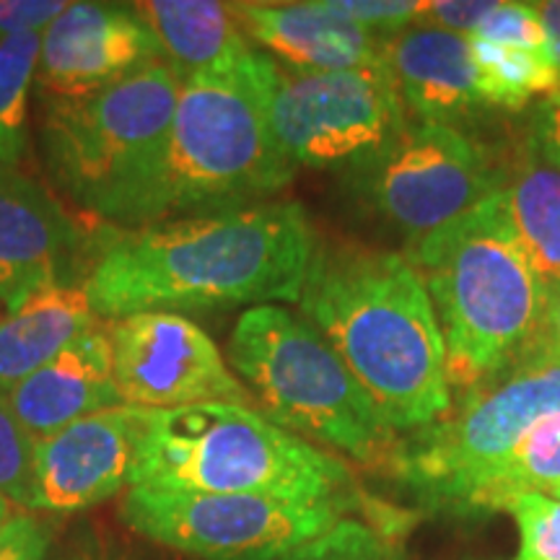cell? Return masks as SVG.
<instances>
[{"instance_id":"1","label":"cell","mask_w":560,"mask_h":560,"mask_svg":"<svg viewBox=\"0 0 560 560\" xmlns=\"http://www.w3.org/2000/svg\"><path fill=\"white\" fill-rule=\"evenodd\" d=\"M319 244L299 202H257L128 229L83 280L96 317L296 301Z\"/></svg>"},{"instance_id":"2","label":"cell","mask_w":560,"mask_h":560,"mask_svg":"<svg viewBox=\"0 0 560 560\" xmlns=\"http://www.w3.org/2000/svg\"><path fill=\"white\" fill-rule=\"evenodd\" d=\"M299 310L395 433L429 429L452 410L436 312L402 252L319 247Z\"/></svg>"},{"instance_id":"3","label":"cell","mask_w":560,"mask_h":560,"mask_svg":"<svg viewBox=\"0 0 560 560\" xmlns=\"http://www.w3.org/2000/svg\"><path fill=\"white\" fill-rule=\"evenodd\" d=\"M402 255L436 312L450 389H470L540 332L548 289L522 249L501 190Z\"/></svg>"},{"instance_id":"4","label":"cell","mask_w":560,"mask_h":560,"mask_svg":"<svg viewBox=\"0 0 560 560\" xmlns=\"http://www.w3.org/2000/svg\"><path fill=\"white\" fill-rule=\"evenodd\" d=\"M272 75L276 60L252 50L182 79L143 226L242 208L244 200L283 190L296 177L299 170L272 136Z\"/></svg>"},{"instance_id":"5","label":"cell","mask_w":560,"mask_h":560,"mask_svg":"<svg viewBox=\"0 0 560 560\" xmlns=\"http://www.w3.org/2000/svg\"><path fill=\"white\" fill-rule=\"evenodd\" d=\"M130 488L353 503V480L338 454L231 402L149 412Z\"/></svg>"},{"instance_id":"6","label":"cell","mask_w":560,"mask_h":560,"mask_svg":"<svg viewBox=\"0 0 560 560\" xmlns=\"http://www.w3.org/2000/svg\"><path fill=\"white\" fill-rule=\"evenodd\" d=\"M229 369L280 429L395 472L400 433L304 317L278 304L249 306L231 330Z\"/></svg>"},{"instance_id":"7","label":"cell","mask_w":560,"mask_h":560,"mask_svg":"<svg viewBox=\"0 0 560 560\" xmlns=\"http://www.w3.org/2000/svg\"><path fill=\"white\" fill-rule=\"evenodd\" d=\"M179 89V70L156 60L86 100L45 104L42 156L55 185L96 219L143 226Z\"/></svg>"},{"instance_id":"8","label":"cell","mask_w":560,"mask_h":560,"mask_svg":"<svg viewBox=\"0 0 560 560\" xmlns=\"http://www.w3.org/2000/svg\"><path fill=\"white\" fill-rule=\"evenodd\" d=\"M560 410V353L540 332L506 363L459 392L444 418L402 439L395 475L433 506L452 509L488 470Z\"/></svg>"},{"instance_id":"9","label":"cell","mask_w":560,"mask_h":560,"mask_svg":"<svg viewBox=\"0 0 560 560\" xmlns=\"http://www.w3.org/2000/svg\"><path fill=\"white\" fill-rule=\"evenodd\" d=\"M353 195L416 244L501 190L503 164L457 125L408 122L361 164L350 166Z\"/></svg>"},{"instance_id":"10","label":"cell","mask_w":560,"mask_h":560,"mask_svg":"<svg viewBox=\"0 0 560 560\" xmlns=\"http://www.w3.org/2000/svg\"><path fill=\"white\" fill-rule=\"evenodd\" d=\"M348 509L268 495L130 488L120 514L151 545L195 560H283L332 529Z\"/></svg>"},{"instance_id":"11","label":"cell","mask_w":560,"mask_h":560,"mask_svg":"<svg viewBox=\"0 0 560 560\" xmlns=\"http://www.w3.org/2000/svg\"><path fill=\"white\" fill-rule=\"evenodd\" d=\"M408 112L389 68L291 70L276 62L270 125L296 170L361 164L408 128Z\"/></svg>"},{"instance_id":"12","label":"cell","mask_w":560,"mask_h":560,"mask_svg":"<svg viewBox=\"0 0 560 560\" xmlns=\"http://www.w3.org/2000/svg\"><path fill=\"white\" fill-rule=\"evenodd\" d=\"M112 374L125 408L177 410L206 402L257 408L213 338L174 312L112 319Z\"/></svg>"},{"instance_id":"13","label":"cell","mask_w":560,"mask_h":560,"mask_svg":"<svg viewBox=\"0 0 560 560\" xmlns=\"http://www.w3.org/2000/svg\"><path fill=\"white\" fill-rule=\"evenodd\" d=\"M149 410L109 408L75 420L34 444L30 506L79 514L130 486Z\"/></svg>"},{"instance_id":"14","label":"cell","mask_w":560,"mask_h":560,"mask_svg":"<svg viewBox=\"0 0 560 560\" xmlns=\"http://www.w3.org/2000/svg\"><path fill=\"white\" fill-rule=\"evenodd\" d=\"M156 60L161 45L130 5L68 3L42 32L37 91L45 104L79 102Z\"/></svg>"},{"instance_id":"15","label":"cell","mask_w":560,"mask_h":560,"mask_svg":"<svg viewBox=\"0 0 560 560\" xmlns=\"http://www.w3.org/2000/svg\"><path fill=\"white\" fill-rule=\"evenodd\" d=\"M83 231L39 182L0 166V310L47 285L73 283Z\"/></svg>"},{"instance_id":"16","label":"cell","mask_w":560,"mask_h":560,"mask_svg":"<svg viewBox=\"0 0 560 560\" xmlns=\"http://www.w3.org/2000/svg\"><path fill=\"white\" fill-rule=\"evenodd\" d=\"M242 32L278 66L291 70L389 68V39L335 13L327 0L231 3Z\"/></svg>"},{"instance_id":"17","label":"cell","mask_w":560,"mask_h":560,"mask_svg":"<svg viewBox=\"0 0 560 560\" xmlns=\"http://www.w3.org/2000/svg\"><path fill=\"white\" fill-rule=\"evenodd\" d=\"M9 402L34 439L50 436L94 412L120 408L107 330L96 327L19 382L9 392Z\"/></svg>"},{"instance_id":"18","label":"cell","mask_w":560,"mask_h":560,"mask_svg":"<svg viewBox=\"0 0 560 560\" xmlns=\"http://www.w3.org/2000/svg\"><path fill=\"white\" fill-rule=\"evenodd\" d=\"M387 52L405 112L416 122L454 125L486 107L467 37L416 24L395 34Z\"/></svg>"},{"instance_id":"19","label":"cell","mask_w":560,"mask_h":560,"mask_svg":"<svg viewBox=\"0 0 560 560\" xmlns=\"http://www.w3.org/2000/svg\"><path fill=\"white\" fill-rule=\"evenodd\" d=\"M96 327L83 283L47 285L0 312V389L11 392Z\"/></svg>"},{"instance_id":"20","label":"cell","mask_w":560,"mask_h":560,"mask_svg":"<svg viewBox=\"0 0 560 560\" xmlns=\"http://www.w3.org/2000/svg\"><path fill=\"white\" fill-rule=\"evenodd\" d=\"M501 192L522 249L550 291L560 283V164L529 132L503 164Z\"/></svg>"},{"instance_id":"21","label":"cell","mask_w":560,"mask_h":560,"mask_svg":"<svg viewBox=\"0 0 560 560\" xmlns=\"http://www.w3.org/2000/svg\"><path fill=\"white\" fill-rule=\"evenodd\" d=\"M138 19L153 32L164 60L182 79L200 70L229 66L257 50L242 32L231 3L215 0H143L130 3Z\"/></svg>"},{"instance_id":"22","label":"cell","mask_w":560,"mask_h":560,"mask_svg":"<svg viewBox=\"0 0 560 560\" xmlns=\"http://www.w3.org/2000/svg\"><path fill=\"white\" fill-rule=\"evenodd\" d=\"M560 488V410L545 416L506 459L488 470L457 506L459 514L506 511L514 499Z\"/></svg>"},{"instance_id":"23","label":"cell","mask_w":560,"mask_h":560,"mask_svg":"<svg viewBox=\"0 0 560 560\" xmlns=\"http://www.w3.org/2000/svg\"><path fill=\"white\" fill-rule=\"evenodd\" d=\"M480 96L503 109H524L532 100L560 94V75L548 50L499 45L470 37Z\"/></svg>"},{"instance_id":"24","label":"cell","mask_w":560,"mask_h":560,"mask_svg":"<svg viewBox=\"0 0 560 560\" xmlns=\"http://www.w3.org/2000/svg\"><path fill=\"white\" fill-rule=\"evenodd\" d=\"M42 34L0 42V166H19L30 145V107L37 89Z\"/></svg>"},{"instance_id":"25","label":"cell","mask_w":560,"mask_h":560,"mask_svg":"<svg viewBox=\"0 0 560 560\" xmlns=\"http://www.w3.org/2000/svg\"><path fill=\"white\" fill-rule=\"evenodd\" d=\"M34 444L37 439L21 425L9 392L0 389V495L24 509L30 506Z\"/></svg>"},{"instance_id":"26","label":"cell","mask_w":560,"mask_h":560,"mask_svg":"<svg viewBox=\"0 0 560 560\" xmlns=\"http://www.w3.org/2000/svg\"><path fill=\"white\" fill-rule=\"evenodd\" d=\"M283 560H397L395 548L380 529L366 522L342 520L319 535L317 540L301 545Z\"/></svg>"},{"instance_id":"27","label":"cell","mask_w":560,"mask_h":560,"mask_svg":"<svg viewBox=\"0 0 560 560\" xmlns=\"http://www.w3.org/2000/svg\"><path fill=\"white\" fill-rule=\"evenodd\" d=\"M506 511L516 520L522 548L516 560H560V501L545 493L514 499Z\"/></svg>"},{"instance_id":"28","label":"cell","mask_w":560,"mask_h":560,"mask_svg":"<svg viewBox=\"0 0 560 560\" xmlns=\"http://www.w3.org/2000/svg\"><path fill=\"white\" fill-rule=\"evenodd\" d=\"M327 5L361 30L392 39L395 34L418 24L425 3L420 0H327Z\"/></svg>"},{"instance_id":"29","label":"cell","mask_w":560,"mask_h":560,"mask_svg":"<svg viewBox=\"0 0 560 560\" xmlns=\"http://www.w3.org/2000/svg\"><path fill=\"white\" fill-rule=\"evenodd\" d=\"M475 37L499 42V45L548 50V39H545L542 21L537 16L535 3H503V0H495L493 11L482 21Z\"/></svg>"},{"instance_id":"30","label":"cell","mask_w":560,"mask_h":560,"mask_svg":"<svg viewBox=\"0 0 560 560\" xmlns=\"http://www.w3.org/2000/svg\"><path fill=\"white\" fill-rule=\"evenodd\" d=\"M52 532L34 514H11L0 527V560H50Z\"/></svg>"},{"instance_id":"31","label":"cell","mask_w":560,"mask_h":560,"mask_svg":"<svg viewBox=\"0 0 560 560\" xmlns=\"http://www.w3.org/2000/svg\"><path fill=\"white\" fill-rule=\"evenodd\" d=\"M493 5L495 0H433L423 5L418 24L470 39Z\"/></svg>"},{"instance_id":"32","label":"cell","mask_w":560,"mask_h":560,"mask_svg":"<svg viewBox=\"0 0 560 560\" xmlns=\"http://www.w3.org/2000/svg\"><path fill=\"white\" fill-rule=\"evenodd\" d=\"M66 9V0H0V42L42 34Z\"/></svg>"},{"instance_id":"33","label":"cell","mask_w":560,"mask_h":560,"mask_svg":"<svg viewBox=\"0 0 560 560\" xmlns=\"http://www.w3.org/2000/svg\"><path fill=\"white\" fill-rule=\"evenodd\" d=\"M527 132L556 164H560V94L540 102V107L532 115Z\"/></svg>"},{"instance_id":"34","label":"cell","mask_w":560,"mask_h":560,"mask_svg":"<svg viewBox=\"0 0 560 560\" xmlns=\"http://www.w3.org/2000/svg\"><path fill=\"white\" fill-rule=\"evenodd\" d=\"M537 16L542 21L545 39H548V52L560 75V0H548V3H535Z\"/></svg>"},{"instance_id":"35","label":"cell","mask_w":560,"mask_h":560,"mask_svg":"<svg viewBox=\"0 0 560 560\" xmlns=\"http://www.w3.org/2000/svg\"><path fill=\"white\" fill-rule=\"evenodd\" d=\"M50 560H104V542L94 535H79L66 545L62 556L50 552Z\"/></svg>"},{"instance_id":"36","label":"cell","mask_w":560,"mask_h":560,"mask_svg":"<svg viewBox=\"0 0 560 560\" xmlns=\"http://www.w3.org/2000/svg\"><path fill=\"white\" fill-rule=\"evenodd\" d=\"M545 338L552 342V348L560 353V283L552 285L548 291V304H545V319H542Z\"/></svg>"},{"instance_id":"37","label":"cell","mask_w":560,"mask_h":560,"mask_svg":"<svg viewBox=\"0 0 560 560\" xmlns=\"http://www.w3.org/2000/svg\"><path fill=\"white\" fill-rule=\"evenodd\" d=\"M104 560H164L143 548H132V545H107L104 542Z\"/></svg>"},{"instance_id":"38","label":"cell","mask_w":560,"mask_h":560,"mask_svg":"<svg viewBox=\"0 0 560 560\" xmlns=\"http://www.w3.org/2000/svg\"><path fill=\"white\" fill-rule=\"evenodd\" d=\"M9 520H11V501H5L3 495H0V527H3Z\"/></svg>"},{"instance_id":"39","label":"cell","mask_w":560,"mask_h":560,"mask_svg":"<svg viewBox=\"0 0 560 560\" xmlns=\"http://www.w3.org/2000/svg\"><path fill=\"white\" fill-rule=\"evenodd\" d=\"M550 495H552V499H558V501H560V488H556V490H552V493H550Z\"/></svg>"},{"instance_id":"40","label":"cell","mask_w":560,"mask_h":560,"mask_svg":"<svg viewBox=\"0 0 560 560\" xmlns=\"http://www.w3.org/2000/svg\"><path fill=\"white\" fill-rule=\"evenodd\" d=\"M0 312H3V310H0Z\"/></svg>"}]
</instances>
